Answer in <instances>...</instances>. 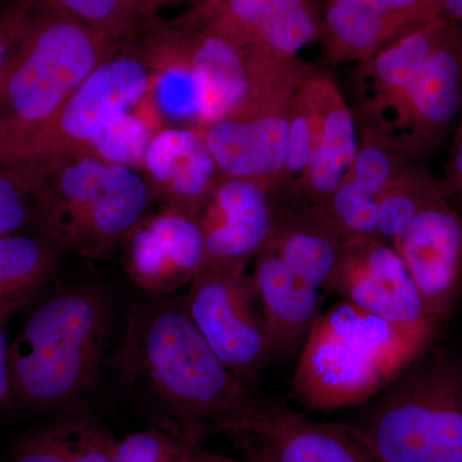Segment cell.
Instances as JSON below:
<instances>
[{
    "label": "cell",
    "mask_w": 462,
    "mask_h": 462,
    "mask_svg": "<svg viewBox=\"0 0 462 462\" xmlns=\"http://www.w3.org/2000/svg\"><path fill=\"white\" fill-rule=\"evenodd\" d=\"M111 369L148 428L191 446L226 436L260 400L203 338L184 300L171 296L132 303Z\"/></svg>",
    "instance_id": "cell-1"
},
{
    "label": "cell",
    "mask_w": 462,
    "mask_h": 462,
    "mask_svg": "<svg viewBox=\"0 0 462 462\" xmlns=\"http://www.w3.org/2000/svg\"><path fill=\"white\" fill-rule=\"evenodd\" d=\"M117 300L111 288L76 282L33 303L9 342L12 398L27 411L83 406L112 367Z\"/></svg>",
    "instance_id": "cell-2"
},
{
    "label": "cell",
    "mask_w": 462,
    "mask_h": 462,
    "mask_svg": "<svg viewBox=\"0 0 462 462\" xmlns=\"http://www.w3.org/2000/svg\"><path fill=\"white\" fill-rule=\"evenodd\" d=\"M436 329L398 327L340 300L312 322L291 397L307 411L364 406L430 348Z\"/></svg>",
    "instance_id": "cell-3"
},
{
    "label": "cell",
    "mask_w": 462,
    "mask_h": 462,
    "mask_svg": "<svg viewBox=\"0 0 462 462\" xmlns=\"http://www.w3.org/2000/svg\"><path fill=\"white\" fill-rule=\"evenodd\" d=\"M123 45L39 3L0 87V163L16 165L72 91Z\"/></svg>",
    "instance_id": "cell-4"
},
{
    "label": "cell",
    "mask_w": 462,
    "mask_h": 462,
    "mask_svg": "<svg viewBox=\"0 0 462 462\" xmlns=\"http://www.w3.org/2000/svg\"><path fill=\"white\" fill-rule=\"evenodd\" d=\"M349 425L384 462H462V356L422 352Z\"/></svg>",
    "instance_id": "cell-5"
},
{
    "label": "cell",
    "mask_w": 462,
    "mask_h": 462,
    "mask_svg": "<svg viewBox=\"0 0 462 462\" xmlns=\"http://www.w3.org/2000/svg\"><path fill=\"white\" fill-rule=\"evenodd\" d=\"M42 170L47 193L35 231L83 257L102 258L124 243L153 200L144 175L90 151Z\"/></svg>",
    "instance_id": "cell-6"
},
{
    "label": "cell",
    "mask_w": 462,
    "mask_h": 462,
    "mask_svg": "<svg viewBox=\"0 0 462 462\" xmlns=\"http://www.w3.org/2000/svg\"><path fill=\"white\" fill-rule=\"evenodd\" d=\"M248 261L206 260L184 297L191 321L234 375L254 382L275 360Z\"/></svg>",
    "instance_id": "cell-7"
},
{
    "label": "cell",
    "mask_w": 462,
    "mask_h": 462,
    "mask_svg": "<svg viewBox=\"0 0 462 462\" xmlns=\"http://www.w3.org/2000/svg\"><path fill=\"white\" fill-rule=\"evenodd\" d=\"M151 84L144 58L132 42H125L72 91L16 165L45 169L60 158L89 151L106 127L147 96Z\"/></svg>",
    "instance_id": "cell-8"
},
{
    "label": "cell",
    "mask_w": 462,
    "mask_h": 462,
    "mask_svg": "<svg viewBox=\"0 0 462 462\" xmlns=\"http://www.w3.org/2000/svg\"><path fill=\"white\" fill-rule=\"evenodd\" d=\"M226 436L247 462H384L348 422L315 420L261 398Z\"/></svg>",
    "instance_id": "cell-9"
},
{
    "label": "cell",
    "mask_w": 462,
    "mask_h": 462,
    "mask_svg": "<svg viewBox=\"0 0 462 462\" xmlns=\"http://www.w3.org/2000/svg\"><path fill=\"white\" fill-rule=\"evenodd\" d=\"M322 289L398 327H437L396 249L376 236L345 239Z\"/></svg>",
    "instance_id": "cell-10"
},
{
    "label": "cell",
    "mask_w": 462,
    "mask_h": 462,
    "mask_svg": "<svg viewBox=\"0 0 462 462\" xmlns=\"http://www.w3.org/2000/svg\"><path fill=\"white\" fill-rule=\"evenodd\" d=\"M462 115V27L449 21L413 81L400 126L391 141L420 161L454 135Z\"/></svg>",
    "instance_id": "cell-11"
},
{
    "label": "cell",
    "mask_w": 462,
    "mask_h": 462,
    "mask_svg": "<svg viewBox=\"0 0 462 462\" xmlns=\"http://www.w3.org/2000/svg\"><path fill=\"white\" fill-rule=\"evenodd\" d=\"M392 247L433 324L448 318L462 279V215L445 193L422 208Z\"/></svg>",
    "instance_id": "cell-12"
},
{
    "label": "cell",
    "mask_w": 462,
    "mask_h": 462,
    "mask_svg": "<svg viewBox=\"0 0 462 462\" xmlns=\"http://www.w3.org/2000/svg\"><path fill=\"white\" fill-rule=\"evenodd\" d=\"M124 243L125 272L148 296H171L190 284L206 261L199 218L178 207L162 205L144 216Z\"/></svg>",
    "instance_id": "cell-13"
},
{
    "label": "cell",
    "mask_w": 462,
    "mask_h": 462,
    "mask_svg": "<svg viewBox=\"0 0 462 462\" xmlns=\"http://www.w3.org/2000/svg\"><path fill=\"white\" fill-rule=\"evenodd\" d=\"M448 23L440 16L433 18L356 63L354 115L358 126L393 138L413 81Z\"/></svg>",
    "instance_id": "cell-14"
},
{
    "label": "cell",
    "mask_w": 462,
    "mask_h": 462,
    "mask_svg": "<svg viewBox=\"0 0 462 462\" xmlns=\"http://www.w3.org/2000/svg\"><path fill=\"white\" fill-rule=\"evenodd\" d=\"M291 98L200 129L220 178L257 181L269 188L273 196L278 193L287 154Z\"/></svg>",
    "instance_id": "cell-15"
},
{
    "label": "cell",
    "mask_w": 462,
    "mask_h": 462,
    "mask_svg": "<svg viewBox=\"0 0 462 462\" xmlns=\"http://www.w3.org/2000/svg\"><path fill=\"white\" fill-rule=\"evenodd\" d=\"M439 16L434 0H329L320 42L328 62H361Z\"/></svg>",
    "instance_id": "cell-16"
},
{
    "label": "cell",
    "mask_w": 462,
    "mask_h": 462,
    "mask_svg": "<svg viewBox=\"0 0 462 462\" xmlns=\"http://www.w3.org/2000/svg\"><path fill=\"white\" fill-rule=\"evenodd\" d=\"M206 260L249 261L272 238L276 206L257 181L220 178L199 216Z\"/></svg>",
    "instance_id": "cell-17"
},
{
    "label": "cell",
    "mask_w": 462,
    "mask_h": 462,
    "mask_svg": "<svg viewBox=\"0 0 462 462\" xmlns=\"http://www.w3.org/2000/svg\"><path fill=\"white\" fill-rule=\"evenodd\" d=\"M143 165L153 197L197 218L220 179L199 127H166L153 134Z\"/></svg>",
    "instance_id": "cell-18"
},
{
    "label": "cell",
    "mask_w": 462,
    "mask_h": 462,
    "mask_svg": "<svg viewBox=\"0 0 462 462\" xmlns=\"http://www.w3.org/2000/svg\"><path fill=\"white\" fill-rule=\"evenodd\" d=\"M254 276L275 360L296 354L320 305V289L291 272L269 245L254 256Z\"/></svg>",
    "instance_id": "cell-19"
},
{
    "label": "cell",
    "mask_w": 462,
    "mask_h": 462,
    "mask_svg": "<svg viewBox=\"0 0 462 462\" xmlns=\"http://www.w3.org/2000/svg\"><path fill=\"white\" fill-rule=\"evenodd\" d=\"M282 205L276 207L275 229L267 245L291 273L324 288L345 236L321 205L303 200H282Z\"/></svg>",
    "instance_id": "cell-20"
},
{
    "label": "cell",
    "mask_w": 462,
    "mask_h": 462,
    "mask_svg": "<svg viewBox=\"0 0 462 462\" xmlns=\"http://www.w3.org/2000/svg\"><path fill=\"white\" fill-rule=\"evenodd\" d=\"M114 434L87 404L53 412L9 447L5 462H114Z\"/></svg>",
    "instance_id": "cell-21"
},
{
    "label": "cell",
    "mask_w": 462,
    "mask_h": 462,
    "mask_svg": "<svg viewBox=\"0 0 462 462\" xmlns=\"http://www.w3.org/2000/svg\"><path fill=\"white\" fill-rule=\"evenodd\" d=\"M357 147V121L333 78L328 88L320 135L309 169L296 193L284 200L322 205L348 172Z\"/></svg>",
    "instance_id": "cell-22"
},
{
    "label": "cell",
    "mask_w": 462,
    "mask_h": 462,
    "mask_svg": "<svg viewBox=\"0 0 462 462\" xmlns=\"http://www.w3.org/2000/svg\"><path fill=\"white\" fill-rule=\"evenodd\" d=\"M60 251L38 231L0 236V305H30L53 273Z\"/></svg>",
    "instance_id": "cell-23"
},
{
    "label": "cell",
    "mask_w": 462,
    "mask_h": 462,
    "mask_svg": "<svg viewBox=\"0 0 462 462\" xmlns=\"http://www.w3.org/2000/svg\"><path fill=\"white\" fill-rule=\"evenodd\" d=\"M440 194H443L440 181L418 161H407L380 193L376 238L393 245L412 218Z\"/></svg>",
    "instance_id": "cell-24"
},
{
    "label": "cell",
    "mask_w": 462,
    "mask_h": 462,
    "mask_svg": "<svg viewBox=\"0 0 462 462\" xmlns=\"http://www.w3.org/2000/svg\"><path fill=\"white\" fill-rule=\"evenodd\" d=\"M47 193L42 169L0 163V236L36 230Z\"/></svg>",
    "instance_id": "cell-25"
},
{
    "label": "cell",
    "mask_w": 462,
    "mask_h": 462,
    "mask_svg": "<svg viewBox=\"0 0 462 462\" xmlns=\"http://www.w3.org/2000/svg\"><path fill=\"white\" fill-rule=\"evenodd\" d=\"M322 12L319 0H309L263 27L245 50L270 62H291L300 50L319 41Z\"/></svg>",
    "instance_id": "cell-26"
},
{
    "label": "cell",
    "mask_w": 462,
    "mask_h": 462,
    "mask_svg": "<svg viewBox=\"0 0 462 462\" xmlns=\"http://www.w3.org/2000/svg\"><path fill=\"white\" fill-rule=\"evenodd\" d=\"M48 7L90 27L107 41H132L152 17L145 0H41Z\"/></svg>",
    "instance_id": "cell-27"
},
{
    "label": "cell",
    "mask_w": 462,
    "mask_h": 462,
    "mask_svg": "<svg viewBox=\"0 0 462 462\" xmlns=\"http://www.w3.org/2000/svg\"><path fill=\"white\" fill-rule=\"evenodd\" d=\"M309 0H227L199 21L245 48L263 27Z\"/></svg>",
    "instance_id": "cell-28"
},
{
    "label": "cell",
    "mask_w": 462,
    "mask_h": 462,
    "mask_svg": "<svg viewBox=\"0 0 462 462\" xmlns=\"http://www.w3.org/2000/svg\"><path fill=\"white\" fill-rule=\"evenodd\" d=\"M151 138L147 124L127 112L91 142L89 151L107 162L133 167L143 162Z\"/></svg>",
    "instance_id": "cell-29"
},
{
    "label": "cell",
    "mask_w": 462,
    "mask_h": 462,
    "mask_svg": "<svg viewBox=\"0 0 462 462\" xmlns=\"http://www.w3.org/2000/svg\"><path fill=\"white\" fill-rule=\"evenodd\" d=\"M199 448L202 447L147 428L117 440L114 462H197Z\"/></svg>",
    "instance_id": "cell-30"
},
{
    "label": "cell",
    "mask_w": 462,
    "mask_h": 462,
    "mask_svg": "<svg viewBox=\"0 0 462 462\" xmlns=\"http://www.w3.org/2000/svg\"><path fill=\"white\" fill-rule=\"evenodd\" d=\"M39 3L41 0H5L0 5V87Z\"/></svg>",
    "instance_id": "cell-31"
},
{
    "label": "cell",
    "mask_w": 462,
    "mask_h": 462,
    "mask_svg": "<svg viewBox=\"0 0 462 462\" xmlns=\"http://www.w3.org/2000/svg\"><path fill=\"white\" fill-rule=\"evenodd\" d=\"M439 181L447 199L462 215V115L449 144L445 175Z\"/></svg>",
    "instance_id": "cell-32"
},
{
    "label": "cell",
    "mask_w": 462,
    "mask_h": 462,
    "mask_svg": "<svg viewBox=\"0 0 462 462\" xmlns=\"http://www.w3.org/2000/svg\"><path fill=\"white\" fill-rule=\"evenodd\" d=\"M27 306L29 305L21 302H9L0 305V404L11 402L12 398L11 375H9L8 364V322L14 312Z\"/></svg>",
    "instance_id": "cell-33"
},
{
    "label": "cell",
    "mask_w": 462,
    "mask_h": 462,
    "mask_svg": "<svg viewBox=\"0 0 462 462\" xmlns=\"http://www.w3.org/2000/svg\"><path fill=\"white\" fill-rule=\"evenodd\" d=\"M438 14L452 23H462V0H434Z\"/></svg>",
    "instance_id": "cell-34"
},
{
    "label": "cell",
    "mask_w": 462,
    "mask_h": 462,
    "mask_svg": "<svg viewBox=\"0 0 462 462\" xmlns=\"http://www.w3.org/2000/svg\"><path fill=\"white\" fill-rule=\"evenodd\" d=\"M225 2H227V0H190L191 8L188 12L196 14V16L206 17L216 8L224 5Z\"/></svg>",
    "instance_id": "cell-35"
},
{
    "label": "cell",
    "mask_w": 462,
    "mask_h": 462,
    "mask_svg": "<svg viewBox=\"0 0 462 462\" xmlns=\"http://www.w3.org/2000/svg\"><path fill=\"white\" fill-rule=\"evenodd\" d=\"M197 462H242L234 460L229 456L217 454V452L206 451V449L199 448L197 452Z\"/></svg>",
    "instance_id": "cell-36"
},
{
    "label": "cell",
    "mask_w": 462,
    "mask_h": 462,
    "mask_svg": "<svg viewBox=\"0 0 462 462\" xmlns=\"http://www.w3.org/2000/svg\"><path fill=\"white\" fill-rule=\"evenodd\" d=\"M175 2V0H145V5H147V9L149 14L152 17H156V9L160 7V5H166V3Z\"/></svg>",
    "instance_id": "cell-37"
},
{
    "label": "cell",
    "mask_w": 462,
    "mask_h": 462,
    "mask_svg": "<svg viewBox=\"0 0 462 462\" xmlns=\"http://www.w3.org/2000/svg\"><path fill=\"white\" fill-rule=\"evenodd\" d=\"M5 0H0V5H2L3 3H5Z\"/></svg>",
    "instance_id": "cell-38"
}]
</instances>
